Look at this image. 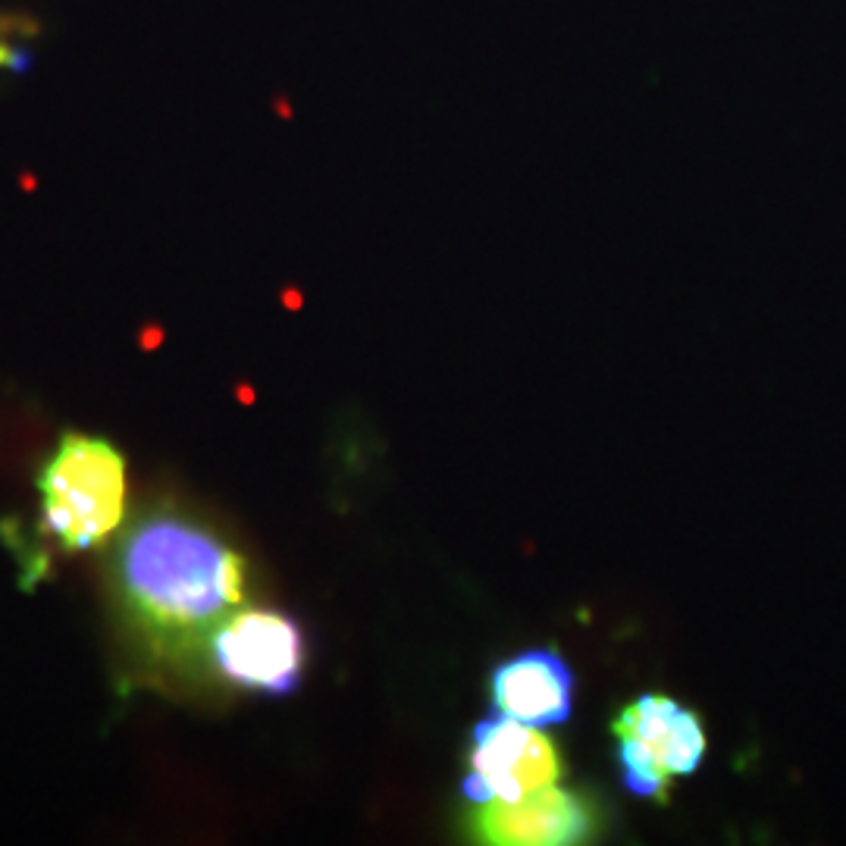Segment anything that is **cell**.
I'll return each instance as SVG.
<instances>
[{
  "instance_id": "cell-1",
  "label": "cell",
  "mask_w": 846,
  "mask_h": 846,
  "mask_svg": "<svg viewBox=\"0 0 846 846\" xmlns=\"http://www.w3.org/2000/svg\"><path fill=\"white\" fill-rule=\"evenodd\" d=\"M107 586L132 662L154 680L204 671V652L245 602V558L176 508H145L116 536Z\"/></svg>"
},
{
  "instance_id": "cell-2",
  "label": "cell",
  "mask_w": 846,
  "mask_h": 846,
  "mask_svg": "<svg viewBox=\"0 0 846 846\" xmlns=\"http://www.w3.org/2000/svg\"><path fill=\"white\" fill-rule=\"evenodd\" d=\"M41 530L66 552L104 546L126 524V458L104 436L69 430L38 474Z\"/></svg>"
},
{
  "instance_id": "cell-3",
  "label": "cell",
  "mask_w": 846,
  "mask_h": 846,
  "mask_svg": "<svg viewBox=\"0 0 846 846\" xmlns=\"http://www.w3.org/2000/svg\"><path fill=\"white\" fill-rule=\"evenodd\" d=\"M621 771L630 793L665 803L674 778H687L705 759V727L696 712L668 696L646 693L615 718Z\"/></svg>"
},
{
  "instance_id": "cell-4",
  "label": "cell",
  "mask_w": 846,
  "mask_h": 846,
  "mask_svg": "<svg viewBox=\"0 0 846 846\" xmlns=\"http://www.w3.org/2000/svg\"><path fill=\"white\" fill-rule=\"evenodd\" d=\"M204 671L242 690L267 696L292 693L304 671V633L282 611L239 605L210 633Z\"/></svg>"
},
{
  "instance_id": "cell-5",
  "label": "cell",
  "mask_w": 846,
  "mask_h": 846,
  "mask_svg": "<svg viewBox=\"0 0 846 846\" xmlns=\"http://www.w3.org/2000/svg\"><path fill=\"white\" fill-rule=\"evenodd\" d=\"M561 778L558 749L533 724L508 715H492L477 724L470 771L464 778V799L470 803H514L539 790L555 787Z\"/></svg>"
},
{
  "instance_id": "cell-6",
  "label": "cell",
  "mask_w": 846,
  "mask_h": 846,
  "mask_svg": "<svg viewBox=\"0 0 846 846\" xmlns=\"http://www.w3.org/2000/svg\"><path fill=\"white\" fill-rule=\"evenodd\" d=\"M470 825L489 846H574L590 840L596 815L577 793L549 787L514 803H477Z\"/></svg>"
},
{
  "instance_id": "cell-7",
  "label": "cell",
  "mask_w": 846,
  "mask_h": 846,
  "mask_svg": "<svg viewBox=\"0 0 846 846\" xmlns=\"http://www.w3.org/2000/svg\"><path fill=\"white\" fill-rule=\"evenodd\" d=\"M492 709L533 727L564 724L574 712V671L552 649H530L492 671Z\"/></svg>"
},
{
  "instance_id": "cell-8",
  "label": "cell",
  "mask_w": 846,
  "mask_h": 846,
  "mask_svg": "<svg viewBox=\"0 0 846 846\" xmlns=\"http://www.w3.org/2000/svg\"><path fill=\"white\" fill-rule=\"evenodd\" d=\"M35 35H41V22L35 16L0 7V69L22 66L19 41H29Z\"/></svg>"
}]
</instances>
